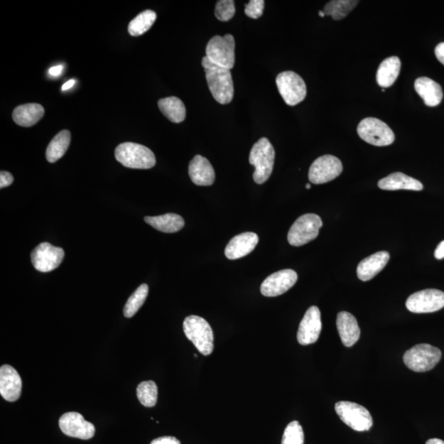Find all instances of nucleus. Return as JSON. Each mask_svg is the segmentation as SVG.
<instances>
[{"mask_svg": "<svg viewBox=\"0 0 444 444\" xmlns=\"http://www.w3.org/2000/svg\"><path fill=\"white\" fill-rule=\"evenodd\" d=\"M205 70L209 90L214 99L222 104L231 103L234 97V85L231 70L214 65L205 56L202 60Z\"/></svg>", "mask_w": 444, "mask_h": 444, "instance_id": "f257e3e1", "label": "nucleus"}, {"mask_svg": "<svg viewBox=\"0 0 444 444\" xmlns=\"http://www.w3.org/2000/svg\"><path fill=\"white\" fill-rule=\"evenodd\" d=\"M275 161L274 146L266 138L260 139L250 151L249 163L254 166V180L258 185L264 184L273 173Z\"/></svg>", "mask_w": 444, "mask_h": 444, "instance_id": "f03ea898", "label": "nucleus"}, {"mask_svg": "<svg viewBox=\"0 0 444 444\" xmlns=\"http://www.w3.org/2000/svg\"><path fill=\"white\" fill-rule=\"evenodd\" d=\"M114 156L120 164L130 169L148 170L156 163L153 151L144 145L124 143L118 146Z\"/></svg>", "mask_w": 444, "mask_h": 444, "instance_id": "7ed1b4c3", "label": "nucleus"}, {"mask_svg": "<svg viewBox=\"0 0 444 444\" xmlns=\"http://www.w3.org/2000/svg\"><path fill=\"white\" fill-rule=\"evenodd\" d=\"M185 336L203 355L211 354L214 348L212 329L205 318L191 315L183 323Z\"/></svg>", "mask_w": 444, "mask_h": 444, "instance_id": "20e7f679", "label": "nucleus"}, {"mask_svg": "<svg viewBox=\"0 0 444 444\" xmlns=\"http://www.w3.org/2000/svg\"><path fill=\"white\" fill-rule=\"evenodd\" d=\"M236 43L231 34L215 36L208 41L206 57L214 65L231 70L236 62Z\"/></svg>", "mask_w": 444, "mask_h": 444, "instance_id": "39448f33", "label": "nucleus"}, {"mask_svg": "<svg viewBox=\"0 0 444 444\" xmlns=\"http://www.w3.org/2000/svg\"><path fill=\"white\" fill-rule=\"evenodd\" d=\"M441 357L440 349L429 344H419L405 353L404 360L407 368L423 373L435 368Z\"/></svg>", "mask_w": 444, "mask_h": 444, "instance_id": "423d86ee", "label": "nucleus"}, {"mask_svg": "<svg viewBox=\"0 0 444 444\" xmlns=\"http://www.w3.org/2000/svg\"><path fill=\"white\" fill-rule=\"evenodd\" d=\"M323 227L322 219L316 214H305L297 219L288 232V242L292 247H299L315 239Z\"/></svg>", "mask_w": 444, "mask_h": 444, "instance_id": "0eeeda50", "label": "nucleus"}, {"mask_svg": "<svg viewBox=\"0 0 444 444\" xmlns=\"http://www.w3.org/2000/svg\"><path fill=\"white\" fill-rule=\"evenodd\" d=\"M359 138L376 147H386L393 144L395 135L388 124L379 119L367 118L358 125Z\"/></svg>", "mask_w": 444, "mask_h": 444, "instance_id": "6e6552de", "label": "nucleus"}, {"mask_svg": "<svg viewBox=\"0 0 444 444\" xmlns=\"http://www.w3.org/2000/svg\"><path fill=\"white\" fill-rule=\"evenodd\" d=\"M340 419L355 431H368L373 426V418L365 407L351 401H338L335 405Z\"/></svg>", "mask_w": 444, "mask_h": 444, "instance_id": "1a4fd4ad", "label": "nucleus"}, {"mask_svg": "<svg viewBox=\"0 0 444 444\" xmlns=\"http://www.w3.org/2000/svg\"><path fill=\"white\" fill-rule=\"evenodd\" d=\"M279 93L286 104L294 107L305 100L307 87L303 78L295 72H281L276 80Z\"/></svg>", "mask_w": 444, "mask_h": 444, "instance_id": "9d476101", "label": "nucleus"}, {"mask_svg": "<svg viewBox=\"0 0 444 444\" xmlns=\"http://www.w3.org/2000/svg\"><path fill=\"white\" fill-rule=\"evenodd\" d=\"M342 161L336 156L325 155L320 156L310 166L309 180L312 184L321 185L335 180L342 174Z\"/></svg>", "mask_w": 444, "mask_h": 444, "instance_id": "9b49d317", "label": "nucleus"}, {"mask_svg": "<svg viewBox=\"0 0 444 444\" xmlns=\"http://www.w3.org/2000/svg\"><path fill=\"white\" fill-rule=\"evenodd\" d=\"M407 310L415 313H433L444 307V292L427 289L416 292L406 300Z\"/></svg>", "mask_w": 444, "mask_h": 444, "instance_id": "f8f14e48", "label": "nucleus"}, {"mask_svg": "<svg viewBox=\"0 0 444 444\" xmlns=\"http://www.w3.org/2000/svg\"><path fill=\"white\" fill-rule=\"evenodd\" d=\"M65 258L64 249L50 243H41L31 253V264L41 273H49L58 268Z\"/></svg>", "mask_w": 444, "mask_h": 444, "instance_id": "ddd939ff", "label": "nucleus"}, {"mask_svg": "<svg viewBox=\"0 0 444 444\" xmlns=\"http://www.w3.org/2000/svg\"><path fill=\"white\" fill-rule=\"evenodd\" d=\"M59 426L61 431L67 436L88 440L95 435V426L77 412H67L63 415Z\"/></svg>", "mask_w": 444, "mask_h": 444, "instance_id": "4468645a", "label": "nucleus"}, {"mask_svg": "<svg viewBox=\"0 0 444 444\" xmlns=\"http://www.w3.org/2000/svg\"><path fill=\"white\" fill-rule=\"evenodd\" d=\"M296 271L292 269H285L276 271L266 278L260 291L264 296L276 297L286 293L293 286L297 281Z\"/></svg>", "mask_w": 444, "mask_h": 444, "instance_id": "2eb2a0df", "label": "nucleus"}, {"mask_svg": "<svg viewBox=\"0 0 444 444\" xmlns=\"http://www.w3.org/2000/svg\"><path fill=\"white\" fill-rule=\"evenodd\" d=\"M322 331L321 313L317 306H311L301 320L297 340L302 346L315 343Z\"/></svg>", "mask_w": 444, "mask_h": 444, "instance_id": "dca6fc26", "label": "nucleus"}, {"mask_svg": "<svg viewBox=\"0 0 444 444\" xmlns=\"http://www.w3.org/2000/svg\"><path fill=\"white\" fill-rule=\"evenodd\" d=\"M22 379L12 367L5 364L0 368V394L8 401H16L22 394Z\"/></svg>", "mask_w": 444, "mask_h": 444, "instance_id": "f3484780", "label": "nucleus"}, {"mask_svg": "<svg viewBox=\"0 0 444 444\" xmlns=\"http://www.w3.org/2000/svg\"><path fill=\"white\" fill-rule=\"evenodd\" d=\"M259 243L257 234L244 232L234 237L224 249V254L228 259L236 260L244 257L254 251Z\"/></svg>", "mask_w": 444, "mask_h": 444, "instance_id": "a211bd4d", "label": "nucleus"}, {"mask_svg": "<svg viewBox=\"0 0 444 444\" xmlns=\"http://www.w3.org/2000/svg\"><path fill=\"white\" fill-rule=\"evenodd\" d=\"M189 175L193 184L198 186H210L216 179L210 161L200 155L195 156L190 161Z\"/></svg>", "mask_w": 444, "mask_h": 444, "instance_id": "6ab92c4d", "label": "nucleus"}, {"mask_svg": "<svg viewBox=\"0 0 444 444\" xmlns=\"http://www.w3.org/2000/svg\"><path fill=\"white\" fill-rule=\"evenodd\" d=\"M337 327L345 347H352L358 342L360 329L357 318L352 313L346 311L339 313L337 318Z\"/></svg>", "mask_w": 444, "mask_h": 444, "instance_id": "aec40b11", "label": "nucleus"}, {"mask_svg": "<svg viewBox=\"0 0 444 444\" xmlns=\"http://www.w3.org/2000/svg\"><path fill=\"white\" fill-rule=\"evenodd\" d=\"M390 255L388 252L380 251L369 256L357 266V276L359 280L368 281L382 271L389 263Z\"/></svg>", "mask_w": 444, "mask_h": 444, "instance_id": "412c9836", "label": "nucleus"}, {"mask_svg": "<svg viewBox=\"0 0 444 444\" xmlns=\"http://www.w3.org/2000/svg\"><path fill=\"white\" fill-rule=\"evenodd\" d=\"M415 89L428 107H437L443 100V94L441 86L429 77L417 78L415 82Z\"/></svg>", "mask_w": 444, "mask_h": 444, "instance_id": "4be33fe9", "label": "nucleus"}, {"mask_svg": "<svg viewBox=\"0 0 444 444\" xmlns=\"http://www.w3.org/2000/svg\"><path fill=\"white\" fill-rule=\"evenodd\" d=\"M378 186L381 190L390 191L400 190L421 191L423 190L421 182L401 172H396L380 180Z\"/></svg>", "mask_w": 444, "mask_h": 444, "instance_id": "5701e85b", "label": "nucleus"}, {"mask_svg": "<svg viewBox=\"0 0 444 444\" xmlns=\"http://www.w3.org/2000/svg\"><path fill=\"white\" fill-rule=\"evenodd\" d=\"M45 109L41 104L30 103L22 104L14 109L13 121L23 127L33 126L44 117Z\"/></svg>", "mask_w": 444, "mask_h": 444, "instance_id": "b1692460", "label": "nucleus"}, {"mask_svg": "<svg viewBox=\"0 0 444 444\" xmlns=\"http://www.w3.org/2000/svg\"><path fill=\"white\" fill-rule=\"evenodd\" d=\"M401 66V60L396 56H391L381 63L376 75L378 85L383 88L393 86L399 76Z\"/></svg>", "mask_w": 444, "mask_h": 444, "instance_id": "393cba45", "label": "nucleus"}, {"mask_svg": "<svg viewBox=\"0 0 444 444\" xmlns=\"http://www.w3.org/2000/svg\"><path fill=\"white\" fill-rule=\"evenodd\" d=\"M144 221L158 231L175 233L185 227V220L175 213H167L158 217H146Z\"/></svg>", "mask_w": 444, "mask_h": 444, "instance_id": "a878e982", "label": "nucleus"}, {"mask_svg": "<svg viewBox=\"0 0 444 444\" xmlns=\"http://www.w3.org/2000/svg\"><path fill=\"white\" fill-rule=\"evenodd\" d=\"M158 107L161 112L171 122L179 124L185 119L186 109L180 98L170 97L161 99Z\"/></svg>", "mask_w": 444, "mask_h": 444, "instance_id": "bb28decb", "label": "nucleus"}, {"mask_svg": "<svg viewBox=\"0 0 444 444\" xmlns=\"http://www.w3.org/2000/svg\"><path fill=\"white\" fill-rule=\"evenodd\" d=\"M71 141V134L69 130H63L51 140L46 149V159L50 163H55L65 154L69 148Z\"/></svg>", "mask_w": 444, "mask_h": 444, "instance_id": "cd10ccee", "label": "nucleus"}, {"mask_svg": "<svg viewBox=\"0 0 444 444\" xmlns=\"http://www.w3.org/2000/svg\"><path fill=\"white\" fill-rule=\"evenodd\" d=\"M156 20V13L153 10H145L130 22L129 33L132 36H142L153 27Z\"/></svg>", "mask_w": 444, "mask_h": 444, "instance_id": "c85d7f7f", "label": "nucleus"}, {"mask_svg": "<svg viewBox=\"0 0 444 444\" xmlns=\"http://www.w3.org/2000/svg\"><path fill=\"white\" fill-rule=\"evenodd\" d=\"M359 1L354 0H332L328 2L323 11L325 16H332L334 20H342L357 6Z\"/></svg>", "mask_w": 444, "mask_h": 444, "instance_id": "c756f323", "label": "nucleus"}, {"mask_svg": "<svg viewBox=\"0 0 444 444\" xmlns=\"http://www.w3.org/2000/svg\"><path fill=\"white\" fill-rule=\"evenodd\" d=\"M148 286L141 285L134 293L129 298L126 305L124 306V315L126 318H132L137 313L140 308L144 304L148 296Z\"/></svg>", "mask_w": 444, "mask_h": 444, "instance_id": "7c9ffc66", "label": "nucleus"}, {"mask_svg": "<svg viewBox=\"0 0 444 444\" xmlns=\"http://www.w3.org/2000/svg\"><path fill=\"white\" fill-rule=\"evenodd\" d=\"M158 389L154 381H145L137 388V396L140 404L146 407H153L158 401Z\"/></svg>", "mask_w": 444, "mask_h": 444, "instance_id": "2f4dec72", "label": "nucleus"}, {"mask_svg": "<svg viewBox=\"0 0 444 444\" xmlns=\"http://www.w3.org/2000/svg\"><path fill=\"white\" fill-rule=\"evenodd\" d=\"M305 436L302 426L298 421H292L286 426L281 444H304Z\"/></svg>", "mask_w": 444, "mask_h": 444, "instance_id": "473e14b6", "label": "nucleus"}, {"mask_svg": "<svg viewBox=\"0 0 444 444\" xmlns=\"http://www.w3.org/2000/svg\"><path fill=\"white\" fill-rule=\"evenodd\" d=\"M236 13V7L233 0H220L215 8V16L222 22H228Z\"/></svg>", "mask_w": 444, "mask_h": 444, "instance_id": "72a5a7b5", "label": "nucleus"}, {"mask_svg": "<svg viewBox=\"0 0 444 444\" xmlns=\"http://www.w3.org/2000/svg\"><path fill=\"white\" fill-rule=\"evenodd\" d=\"M264 0H251L245 4L244 13L250 18L257 19L263 15L264 9Z\"/></svg>", "mask_w": 444, "mask_h": 444, "instance_id": "f704fd0d", "label": "nucleus"}, {"mask_svg": "<svg viewBox=\"0 0 444 444\" xmlns=\"http://www.w3.org/2000/svg\"><path fill=\"white\" fill-rule=\"evenodd\" d=\"M13 182V176L7 171H1L0 173V189H4L11 185Z\"/></svg>", "mask_w": 444, "mask_h": 444, "instance_id": "c9c22d12", "label": "nucleus"}, {"mask_svg": "<svg viewBox=\"0 0 444 444\" xmlns=\"http://www.w3.org/2000/svg\"><path fill=\"white\" fill-rule=\"evenodd\" d=\"M151 444H181L179 440L175 437L165 436L156 438Z\"/></svg>", "mask_w": 444, "mask_h": 444, "instance_id": "e433bc0d", "label": "nucleus"}, {"mask_svg": "<svg viewBox=\"0 0 444 444\" xmlns=\"http://www.w3.org/2000/svg\"><path fill=\"white\" fill-rule=\"evenodd\" d=\"M435 52L438 60L444 65V43L438 44L436 46Z\"/></svg>", "mask_w": 444, "mask_h": 444, "instance_id": "4c0bfd02", "label": "nucleus"}, {"mask_svg": "<svg viewBox=\"0 0 444 444\" xmlns=\"http://www.w3.org/2000/svg\"><path fill=\"white\" fill-rule=\"evenodd\" d=\"M435 257L438 260L444 259V240L438 245L435 251Z\"/></svg>", "mask_w": 444, "mask_h": 444, "instance_id": "58836bf2", "label": "nucleus"}, {"mask_svg": "<svg viewBox=\"0 0 444 444\" xmlns=\"http://www.w3.org/2000/svg\"><path fill=\"white\" fill-rule=\"evenodd\" d=\"M63 69L64 67L62 65L52 67L49 70V74L53 77H58L62 74Z\"/></svg>", "mask_w": 444, "mask_h": 444, "instance_id": "ea45409f", "label": "nucleus"}, {"mask_svg": "<svg viewBox=\"0 0 444 444\" xmlns=\"http://www.w3.org/2000/svg\"><path fill=\"white\" fill-rule=\"evenodd\" d=\"M75 85V80H72L67 81V82L65 83L64 85H63L62 91L69 90V89L74 87Z\"/></svg>", "mask_w": 444, "mask_h": 444, "instance_id": "a19ab883", "label": "nucleus"}, {"mask_svg": "<svg viewBox=\"0 0 444 444\" xmlns=\"http://www.w3.org/2000/svg\"><path fill=\"white\" fill-rule=\"evenodd\" d=\"M426 444H444V442L441 440H438V438H431V440H428Z\"/></svg>", "mask_w": 444, "mask_h": 444, "instance_id": "79ce46f5", "label": "nucleus"}, {"mask_svg": "<svg viewBox=\"0 0 444 444\" xmlns=\"http://www.w3.org/2000/svg\"><path fill=\"white\" fill-rule=\"evenodd\" d=\"M318 14H320V17H322V18H325V13H323V10H320V11L318 12Z\"/></svg>", "mask_w": 444, "mask_h": 444, "instance_id": "37998d69", "label": "nucleus"}, {"mask_svg": "<svg viewBox=\"0 0 444 444\" xmlns=\"http://www.w3.org/2000/svg\"><path fill=\"white\" fill-rule=\"evenodd\" d=\"M305 187H306V189H307V190H310L311 185H310V184H307V185H305Z\"/></svg>", "mask_w": 444, "mask_h": 444, "instance_id": "c03bdc74", "label": "nucleus"}]
</instances>
